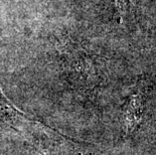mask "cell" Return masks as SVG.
<instances>
[{
	"label": "cell",
	"instance_id": "1",
	"mask_svg": "<svg viewBox=\"0 0 156 155\" xmlns=\"http://www.w3.org/2000/svg\"><path fill=\"white\" fill-rule=\"evenodd\" d=\"M0 125L31 144L41 155H100L95 145L75 140L18 110L0 88Z\"/></svg>",
	"mask_w": 156,
	"mask_h": 155
}]
</instances>
